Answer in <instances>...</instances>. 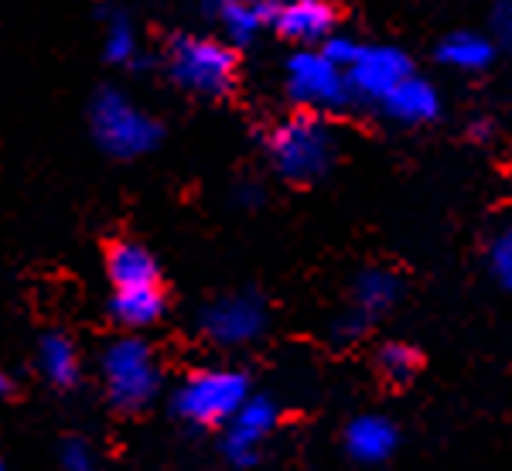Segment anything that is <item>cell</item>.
<instances>
[{"mask_svg":"<svg viewBox=\"0 0 512 471\" xmlns=\"http://www.w3.org/2000/svg\"><path fill=\"white\" fill-rule=\"evenodd\" d=\"M89 130H93L96 144L110 157H120V161L151 154L164 137L161 123L130 96H123L120 89H99L93 96V103H89Z\"/></svg>","mask_w":512,"mask_h":471,"instance_id":"obj_1","label":"cell"},{"mask_svg":"<svg viewBox=\"0 0 512 471\" xmlns=\"http://www.w3.org/2000/svg\"><path fill=\"white\" fill-rule=\"evenodd\" d=\"M106 400L123 413H137L158 396L161 390V366L151 345L137 335H123L106 345L99 359Z\"/></svg>","mask_w":512,"mask_h":471,"instance_id":"obj_2","label":"cell"},{"mask_svg":"<svg viewBox=\"0 0 512 471\" xmlns=\"http://www.w3.org/2000/svg\"><path fill=\"white\" fill-rule=\"evenodd\" d=\"M250 396L239 369H198L175 390V413L192 427H226Z\"/></svg>","mask_w":512,"mask_h":471,"instance_id":"obj_3","label":"cell"},{"mask_svg":"<svg viewBox=\"0 0 512 471\" xmlns=\"http://www.w3.org/2000/svg\"><path fill=\"white\" fill-rule=\"evenodd\" d=\"M267 154L287 181H315L335 161V134L315 117H291L267 137Z\"/></svg>","mask_w":512,"mask_h":471,"instance_id":"obj_4","label":"cell"},{"mask_svg":"<svg viewBox=\"0 0 512 471\" xmlns=\"http://www.w3.org/2000/svg\"><path fill=\"white\" fill-rule=\"evenodd\" d=\"M168 76L195 96H226L236 82V52L216 38L181 35L168 45Z\"/></svg>","mask_w":512,"mask_h":471,"instance_id":"obj_5","label":"cell"},{"mask_svg":"<svg viewBox=\"0 0 512 471\" xmlns=\"http://www.w3.org/2000/svg\"><path fill=\"white\" fill-rule=\"evenodd\" d=\"M287 93L304 106L335 110L352 96V86L342 65H335L321 48H301L287 62Z\"/></svg>","mask_w":512,"mask_h":471,"instance_id":"obj_6","label":"cell"},{"mask_svg":"<svg viewBox=\"0 0 512 471\" xmlns=\"http://www.w3.org/2000/svg\"><path fill=\"white\" fill-rule=\"evenodd\" d=\"M267 328V308L256 294H226L202 311V335L222 349L250 345Z\"/></svg>","mask_w":512,"mask_h":471,"instance_id":"obj_7","label":"cell"},{"mask_svg":"<svg viewBox=\"0 0 512 471\" xmlns=\"http://www.w3.org/2000/svg\"><path fill=\"white\" fill-rule=\"evenodd\" d=\"M280 420V410L267 396H250L243 407L236 410V417L226 424V437H222V451L236 468H250L260 461L263 441L274 434Z\"/></svg>","mask_w":512,"mask_h":471,"instance_id":"obj_8","label":"cell"},{"mask_svg":"<svg viewBox=\"0 0 512 471\" xmlns=\"http://www.w3.org/2000/svg\"><path fill=\"white\" fill-rule=\"evenodd\" d=\"M349 76V86L355 96L362 99H379L383 103L386 96L393 93L407 76H414L410 69V59L393 45H362L355 62L345 69Z\"/></svg>","mask_w":512,"mask_h":471,"instance_id":"obj_9","label":"cell"},{"mask_svg":"<svg viewBox=\"0 0 512 471\" xmlns=\"http://www.w3.org/2000/svg\"><path fill=\"white\" fill-rule=\"evenodd\" d=\"M274 31L297 45H325L335 35V7L328 0H284L274 11Z\"/></svg>","mask_w":512,"mask_h":471,"instance_id":"obj_10","label":"cell"},{"mask_svg":"<svg viewBox=\"0 0 512 471\" xmlns=\"http://www.w3.org/2000/svg\"><path fill=\"white\" fill-rule=\"evenodd\" d=\"M106 274H110L113 291H147V287H161L158 260L151 256L147 246L134 239H120L106 253Z\"/></svg>","mask_w":512,"mask_h":471,"instance_id":"obj_11","label":"cell"},{"mask_svg":"<svg viewBox=\"0 0 512 471\" xmlns=\"http://www.w3.org/2000/svg\"><path fill=\"white\" fill-rule=\"evenodd\" d=\"M38 373L55 390H72L82 376V355L65 332H48L38 342Z\"/></svg>","mask_w":512,"mask_h":471,"instance_id":"obj_12","label":"cell"},{"mask_svg":"<svg viewBox=\"0 0 512 471\" xmlns=\"http://www.w3.org/2000/svg\"><path fill=\"white\" fill-rule=\"evenodd\" d=\"M345 451L362 465H379L396 451V427L386 417L366 413L345 427Z\"/></svg>","mask_w":512,"mask_h":471,"instance_id":"obj_13","label":"cell"},{"mask_svg":"<svg viewBox=\"0 0 512 471\" xmlns=\"http://www.w3.org/2000/svg\"><path fill=\"white\" fill-rule=\"evenodd\" d=\"M383 106L390 110V117L403 123H431L441 113V99H437L434 86L420 76H407L390 96L383 99Z\"/></svg>","mask_w":512,"mask_h":471,"instance_id":"obj_14","label":"cell"},{"mask_svg":"<svg viewBox=\"0 0 512 471\" xmlns=\"http://www.w3.org/2000/svg\"><path fill=\"white\" fill-rule=\"evenodd\" d=\"M110 314L123 328H151L164 314V287H147V291H113Z\"/></svg>","mask_w":512,"mask_h":471,"instance_id":"obj_15","label":"cell"},{"mask_svg":"<svg viewBox=\"0 0 512 471\" xmlns=\"http://www.w3.org/2000/svg\"><path fill=\"white\" fill-rule=\"evenodd\" d=\"M495 55V45L489 38H482L478 31H454L441 41V48H437V59L444 65H451V69H461V72H482L489 69Z\"/></svg>","mask_w":512,"mask_h":471,"instance_id":"obj_16","label":"cell"},{"mask_svg":"<svg viewBox=\"0 0 512 471\" xmlns=\"http://www.w3.org/2000/svg\"><path fill=\"white\" fill-rule=\"evenodd\" d=\"M274 11L277 7L270 0H260V4H219V21L226 28L229 41L236 45H246L260 35L267 24H274Z\"/></svg>","mask_w":512,"mask_h":471,"instance_id":"obj_17","label":"cell"},{"mask_svg":"<svg viewBox=\"0 0 512 471\" xmlns=\"http://www.w3.org/2000/svg\"><path fill=\"white\" fill-rule=\"evenodd\" d=\"M396 294H400V284H396V277L390 270H366L359 280H355V314H359L362 321L376 318V314L390 311Z\"/></svg>","mask_w":512,"mask_h":471,"instance_id":"obj_18","label":"cell"},{"mask_svg":"<svg viewBox=\"0 0 512 471\" xmlns=\"http://www.w3.org/2000/svg\"><path fill=\"white\" fill-rule=\"evenodd\" d=\"M137 52H140V45H137L134 21H130L123 11L106 14V28H103V55H106V62L134 65Z\"/></svg>","mask_w":512,"mask_h":471,"instance_id":"obj_19","label":"cell"},{"mask_svg":"<svg viewBox=\"0 0 512 471\" xmlns=\"http://www.w3.org/2000/svg\"><path fill=\"white\" fill-rule=\"evenodd\" d=\"M420 369V352L407 342H390L379 349V373L390 383H407Z\"/></svg>","mask_w":512,"mask_h":471,"instance_id":"obj_20","label":"cell"},{"mask_svg":"<svg viewBox=\"0 0 512 471\" xmlns=\"http://www.w3.org/2000/svg\"><path fill=\"white\" fill-rule=\"evenodd\" d=\"M62 471H99V454L86 437H65L59 444Z\"/></svg>","mask_w":512,"mask_h":471,"instance_id":"obj_21","label":"cell"},{"mask_svg":"<svg viewBox=\"0 0 512 471\" xmlns=\"http://www.w3.org/2000/svg\"><path fill=\"white\" fill-rule=\"evenodd\" d=\"M489 263H492V274L499 277V284L512 287V226L495 236V243L489 250Z\"/></svg>","mask_w":512,"mask_h":471,"instance_id":"obj_22","label":"cell"},{"mask_svg":"<svg viewBox=\"0 0 512 471\" xmlns=\"http://www.w3.org/2000/svg\"><path fill=\"white\" fill-rule=\"evenodd\" d=\"M359 41H352V38H338V35H332L321 45V52L328 55L335 65H342V69H349V65L355 62V55H359Z\"/></svg>","mask_w":512,"mask_h":471,"instance_id":"obj_23","label":"cell"},{"mask_svg":"<svg viewBox=\"0 0 512 471\" xmlns=\"http://www.w3.org/2000/svg\"><path fill=\"white\" fill-rule=\"evenodd\" d=\"M492 31L502 45L512 48V0H499L492 11Z\"/></svg>","mask_w":512,"mask_h":471,"instance_id":"obj_24","label":"cell"},{"mask_svg":"<svg viewBox=\"0 0 512 471\" xmlns=\"http://www.w3.org/2000/svg\"><path fill=\"white\" fill-rule=\"evenodd\" d=\"M11 390H14L11 376H7L4 369H0V400H4V396H11Z\"/></svg>","mask_w":512,"mask_h":471,"instance_id":"obj_25","label":"cell"},{"mask_svg":"<svg viewBox=\"0 0 512 471\" xmlns=\"http://www.w3.org/2000/svg\"><path fill=\"white\" fill-rule=\"evenodd\" d=\"M216 4H260V0H216Z\"/></svg>","mask_w":512,"mask_h":471,"instance_id":"obj_26","label":"cell"},{"mask_svg":"<svg viewBox=\"0 0 512 471\" xmlns=\"http://www.w3.org/2000/svg\"><path fill=\"white\" fill-rule=\"evenodd\" d=\"M0 471H7V465H4V458H0Z\"/></svg>","mask_w":512,"mask_h":471,"instance_id":"obj_27","label":"cell"}]
</instances>
